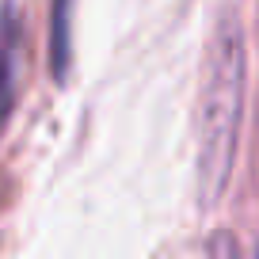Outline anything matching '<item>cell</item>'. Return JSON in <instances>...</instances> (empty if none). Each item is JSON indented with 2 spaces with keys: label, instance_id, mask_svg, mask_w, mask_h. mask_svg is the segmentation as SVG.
Returning a JSON list of instances; mask_svg holds the SVG:
<instances>
[{
  "label": "cell",
  "instance_id": "1",
  "mask_svg": "<svg viewBox=\"0 0 259 259\" xmlns=\"http://www.w3.org/2000/svg\"><path fill=\"white\" fill-rule=\"evenodd\" d=\"M244 114V38L240 27L225 19L210 46L202 80V103H198V164H202L206 187L221 191L233 164L236 130Z\"/></svg>",
  "mask_w": 259,
  "mask_h": 259
},
{
  "label": "cell",
  "instance_id": "2",
  "mask_svg": "<svg viewBox=\"0 0 259 259\" xmlns=\"http://www.w3.org/2000/svg\"><path fill=\"white\" fill-rule=\"evenodd\" d=\"M206 259H240V251H236V244H233V236H213L210 240V248H206Z\"/></svg>",
  "mask_w": 259,
  "mask_h": 259
},
{
  "label": "cell",
  "instance_id": "3",
  "mask_svg": "<svg viewBox=\"0 0 259 259\" xmlns=\"http://www.w3.org/2000/svg\"><path fill=\"white\" fill-rule=\"evenodd\" d=\"M255 259H259V251H255Z\"/></svg>",
  "mask_w": 259,
  "mask_h": 259
}]
</instances>
